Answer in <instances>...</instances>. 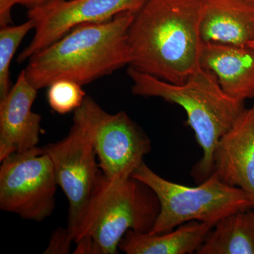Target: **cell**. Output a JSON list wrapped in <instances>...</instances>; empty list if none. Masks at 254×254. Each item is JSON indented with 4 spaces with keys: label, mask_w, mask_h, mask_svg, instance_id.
<instances>
[{
    "label": "cell",
    "mask_w": 254,
    "mask_h": 254,
    "mask_svg": "<svg viewBox=\"0 0 254 254\" xmlns=\"http://www.w3.org/2000/svg\"><path fill=\"white\" fill-rule=\"evenodd\" d=\"M204 0H147L128 32L131 67L182 84L200 66Z\"/></svg>",
    "instance_id": "obj_1"
},
{
    "label": "cell",
    "mask_w": 254,
    "mask_h": 254,
    "mask_svg": "<svg viewBox=\"0 0 254 254\" xmlns=\"http://www.w3.org/2000/svg\"><path fill=\"white\" fill-rule=\"evenodd\" d=\"M135 13L73 28L28 60L26 78L38 90L60 80L83 86L129 64L128 32Z\"/></svg>",
    "instance_id": "obj_2"
},
{
    "label": "cell",
    "mask_w": 254,
    "mask_h": 254,
    "mask_svg": "<svg viewBox=\"0 0 254 254\" xmlns=\"http://www.w3.org/2000/svg\"><path fill=\"white\" fill-rule=\"evenodd\" d=\"M127 74L135 95L160 98L180 105L187 115V123L194 131L203 156L191 175L198 184L213 173L214 153L219 140L243 113L245 102L227 95L210 70L199 66L182 84L170 83L129 66Z\"/></svg>",
    "instance_id": "obj_3"
},
{
    "label": "cell",
    "mask_w": 254,
    "mask_h": 254,
    "mask_svg": "<svg viewBox=\"0 0 254 254\" xmlns=\"http://www.w3.org/2000/svg\"><path fill=\"white\" fill-rule=\"evenodd\" d=\"M160 211L158 196L133 177L108 178L102 173L74 243L91 239L95 254H116L128 230L149 233Z\"/></svg>",
    "instance_id": "obj_4"
},
{
    "label": "cell",
    "mask_w": 254,
    "mask_h": 254,
    "mask_svg": "<svg viewBox=\"0 0 254 254\" xmlns=\"http://www.w3.org/2000/svg\"><path fill=\"white\" fill-rule=\"evenodd\" d=\"M131 177L148 185L160 202V213L150 234L172 231L193 220L213 227L227 215L253 208V203L245 190L224 183L215 172L196 187L168 181L145 163Z\"/></svg>",
    "instance_id": "obj_5"
},
{
    "label": "cell",
    "mask_w": 254,
    "mask_h": 254,
    "mask_svg": "<svg viewBox=\"0 0 254 254\" xmlns=\"http://www.w3.org/2000/svg\"><path fill=\"white\" fill-rule=\"evenodd\" d=\"M91 138L102 173L108 178L131 177L151 151V142L125 112L110 114L86 95L73 112Z\"/></svg>",
    "instance_id": "obj_6"
},
{
    "label": "cell",
    "mask_w": 254,
    "mask_h": 254,
    "mask_svg": "<svg viewBox=\"0 0 254 254\" xmlns=\"http://www.w3.org/2000/svg\"><path fill=\"white\" fill-rule=\"evenodd\" d=\"M1 163V210L36 222L49 218L58 186L49 155L36 147L9 155Z\"/></svg>",
    "instance_id": "obj_7"
},
{
    "label": "cell",
    "mask_w": 254,
    "mask_h": 254,
    "mask_svg": "<svg viewBox=\"0 0 254 254\" xmlns=\"http://www.w3.org/2000/svg\"><path fill=\"white\" fill-rule=\"evenodd\" d=\"M42 148L51 159L57 183L67 198L66 228L74 242L103 173L96 153L88 133L75 120L63 139Z\"/></svg>",
    "instance_id": "obj_8"
},
{
    "label": "cell",
    "mask_w": 254,
    "mask_h": 254,
    "mask_svg": "<svg viewBox=\"0 0 254 254\" xmlns=\"http://www.w3.org/2000/svg\"><path fill=\"white\" fill-rule=\"evenodd\" d=\"M147 0H56L28 10L34 36L18 55V63L63 38L81 25L108 21L128 11L136 12Z\"/></svg>",
    "instance_id": "obj_9"
},
{
    "label": "cell",
    "mask_w": 254,
    "mask_h": 254,
    "mask_svg": "<svg viewBox=\"0 0 254 254\" xmlns=\"http://www.w3.org/2000/svg\"><path fill=\"white\" fill-rule=\"evenodd\" d=\"M38 91L23 70L7 95L0 100V162L38 147L42 117L32 110Z\"/></svg>",
    "instance_id": "obj_10"
},
{
    "label": "cell",
    "mask_w": 254,
    "mask_h": 254,
    "mask_svg": "<svg viewBox=\"0 0 254 254\" xmlns=\"http://www.w3.org/2000/svg\"><path fill=\"white\" fill-rule=\"evenodd\" d=\"M213 172L224 183L245 190L254 209V103L219 140Z\"/></svg>",
    "instance_id": "obj_11"
},
{
    "label": "cell",
    "mask_w": 254,
    "mask_h": 254,
    "mask_svg": "<svg viewBox=\"0 0 254 254\" xmlns=\"http://www.w3.org/2000/svg\"><path fill=\"white\" fill-rule=\"evenodd\" d=\"M200 66L210 70L227 95L245 102L254 99V49L248 46L203 43Z\"/></svg>",
    "instance_id": "obj_12"
},
{
    "label": "cell",
    "mask_w": 254,
    "mask_h": 254,
    "mask_svg": "<svg viewBox=\"0 0 254 254\" xmlns=\"http://www.w3.org/2000/svg\"><path fill=\"white\" fill-rule=\"evenodd\" d=\"M200 36L203 43L247 46L254 41V1L204 0Z\"/></svg>",
    "instance_id": "obj_13"
},
{
    "label": "cell",
    "mask_w": 254,
    "mask_h": 254,
    "mask_svg": "<svg viewBox=\"0 0 254 254\" xmlns=\"http://www.w3.org/2000/svg\"><path fill=\"white\" fill-rule=\"evenodd\" d=\"M197 220L162 234L138 233L128 230L122 239L119 250L127 254H187L197 252L212 230Z\"/></svg>",
    "instance_id": "obj_14"
},
{
    "label": "cell",
    "mask_w": 254,
    "mask_h": 254,
    "mask_svg": "<svg viewBox=\"0 0 254 254\" xmlns=\"http://www.w3.org/2000/svg\"><path fill=\"white\" fill-rule=\"evenodd\" d=\"M195 254H254V209L222 218Z\"/></svg>",
    "instance_id": "obj_15"
},
{
    "label": "cell",
    "mask_w": 254,
    "mask_h": 254,
    "mask_svg": "<svg viewBox=\"0 0 254 254\" xmlns=\"http://www.w3.org/2000/svg\"><path fill=\"white\" fill-rule=\"evenodd\" d=\"M34 29V23L28 21L17 25L1 27L0 30V100L4 99L11 88L10 64L13 57L28 32Z\"/></svg>",
    "instance_id": "obj_16"
},
{
    "label": "cell",
    "mask_w": 254,
    "mask_h": 254,
    "mask_svg": "<svg viewBox=\"0 0 254 254\" xmlns=\"http://www.w3.org/2000/svg\"><path fill=\"white\" fill-rule=\"evenodd\" d=\"M82 86L68 80H60L52 83L48 91L50 108L61 115L74 112L81 106L86 96Z\"/></svg>",
    "instance_id": "obj_17"
},
{
    "label": "cell",
    "mask_w": 254,
    "mask_h": 254,
    "mask_svg": "<svg viewBox=\"0 0 254 254\" xmlns=\"http://www.w3.org/2000/svg\"><path fill=\"white\" fill-rule=\"evenodd\" d=\"M71 242L67 228H58L55 230L44 254H68Z\"/></svg>",
    "instance_id": "obj_18"
},
{
    "label": "cell",
    "mask_w": 254,
    "mask_h": 254,
    "mask_svg": "<svg viewBox=\"0 0 254 254\" xmlns=\"http://www.w3.org/2000/svg\"><path fill=\"white\" fill-rule=\"evenodd\" d=\"M22 0H0V26H9L11 23V9L14 5L21 4Z\"/></svg>",
    "instance_id": "obj_19"
},
{
    "label": "cell",
    "mask_w": 254,
    "mask_h": 254,
    "mask_svg": "<svg viewBox=\"0 0 254 254\" xmlns=\"http://www.w3.org/2000/svg\"><path fill=\"white\" fill-rule=\"evenodd\" d=\"M53 1H56V0H22L21 4L26 6L30 9Z\"/></svg>",
    "instance_id": "obj_20"
},
{
    "label": "cell",
    "mask_w": 254,
    "mask_h": 254,
    "mask_svg": "<svg viewBox=\"0 0 254 254\" xmlns=\"http://www.w3.org/2000/svg\"><path fill=\"white\" fill-rule=\"evenodd\" d=\"M248 46L252 47V48L254 49V41L251 42V43H249Z\"/></svg>",
    "instance_id": "obj_21"
},
{
    "label": "cell",
    "mask_w": 254,
    "mask_h": 254,
    "mask_svg": "<svg viewBox=\"0 0 254 254\" xmlns=\"http://www.w3.org/2000/svg\"><path fill=\"white\" fill-rule=\"evenodd\" d=\"M252 1H254V0H252Z\"/></svg>",
    "instance_id": "obj_22"
}]
</instances>
